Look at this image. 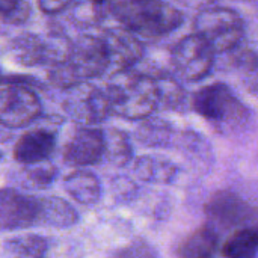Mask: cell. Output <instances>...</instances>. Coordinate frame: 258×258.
Returning <instances> with one entry per match:
<instances>
[{"label": "cell", "instance_id": "f546056e", "mask_svg": "<svg viewBox=\"0 0 258 258\" xmlns=\"http://www.w3.org/2000/svg\"><path fill=\"white\" fill-rule=\"evenodd\" d=\"M0 157H2V154H0Z\"/></svg>", "mask_w": 258, "mask_h": 258}, {"label": "cell", "instance_id": "d6986e66", "mask_svg": "<svg viewBox=\"0 0 258 258\" xmlns=\"http://www.w3.org/2000/svg\"><path fill=\"white\" fill-rule=\"evenodd\" d=\"M135 174L145 183L169 184L177 177V166L162 157L141 156L135 162Z\"/></svg>", "mask_w": 258, "mask_h": 258}, {"label": "cell", "instance_id": "7402d4cb", "mask_svg": "<svg viewBox=\"0 0 258 258\" xmlns=\"http://www.w3.org/2000/svg\"><path fill=\"white\" fill-rule=\"evenodd\" d=\"M3 248L5 252L12 258H44L48 245L42 236L21 234L8 239Z\"/></svg>", "mask_w": 258, "mask_h": 258}, {"label": "cell", "instance_id": "8992f818", "mask_svg": "<svg viewBox=\"0 0 258 258\" xmlns=\"http://www.w3.org/2000/svg\"><path fill=\"white\" fill-rule=\"evenodd\" d=\"M73 41L60 30L53 29L48 35L23 33L11 44V53L15 62L24 67H57L70 54Z\"/></svg>", "mask_w": 258, "mask_h": 258}, {"label": "cell", "instance_id": "484cf974", "mask_svg": "<svg viewBox=\"0 0 258 258\" xmlns=\"http://www.w3.org/2000/svg\"><path fill=\"white\" fill-rule=\"evenodd\" d=\"M30 12H32V6L29 2L17 0V3L5 15H2V18L9 24H23L29 20Z\"/></svg>", "mask_w": 258, "mask_h": 258}, {"label": "cell", "instance_id": "f1b7e54d", "mask_svg": "<svg viewBox=\"0 0 258 258\" xmlns=\"http://www.w3.org/2000/svg\"><path fill=\"white\" fill-rule=\"evenodd\" d=\"M71 5H73V2H68V0H42V2H38L39 9L48 15L67 11V9H70Z\"/></svg>", "mask_w": 258, "mask_h": 258}, {"label": "cell", "instance_id": "277c9868", "mask_svg": "<svg viewBox=\"0 0 258 258\" xmlns=\"http://www.w3.org/2000/svg\"><path fill=\"white\" fill-rule=\"evenodd\" d=\"M194 109L219 133H233L245 128L251 121L249 109L236 97L225 83L201 88L192 100Z\"/></svg>", "mask_w": 258, "mask_h": 258}, {"label": "cell", "instance_id": "9a60e30c", "mask_svg": "<svg viewBox=\"0 0 258 258\" xmlns=\"http://www.w3.org/2000/svg\"><path fill=\"white\" fill-rule=\"evenodd\" d=\"M38 201V218L36 225L68 228L79 222L77 210L59 197L36 198Z\"/></svg>", "mask_w": 258, "mask_h": 258}, {"label": "cell", "instance_id": "ffe728a7", "mask_svg": "<svg viewBox=\"0 0 258 258\" xmlns=\"http://www.w3.org/2000/svg\"><path fill=\"white\" fill-rule=\"evenodd\" d=\"M103 132V159L115 166L127 165L133 157V148L125 132L106 128Z\"/></svg>", "mask_w": 258, "mask_h": 258}, {"label": "cell", "instance_id": "4316f807", "mask_svg": "<svg viewBox=\"0 0 258 258\" xmlns=\"http://www.w3.org/2000/svg\"><path fill=\"white\" fill-rule=\"evenodd\" d=\"M115 258H159L156 252L144 242H133L116 252Z\"/></svg>", "mask_w": 258, "mask_h": 258}, {"label": "cell", "instance_id": "d4e9b609", "mask_svg": "<svg viewBox=\"0 0 258 258\" xmlns=\"http://www.w3.org/2000/svg\"><path fill=\"white\" fill-rule=\"evenodd\" d=\"M68 12L76 26L91 27L101 23L109 14V9L107 3L101 2H73Z\"/></svg>", "mask_w": 258, "mask_h": 258}, {"label": "cell", "instance_id": "30bf717a", "mask_svg": "<svg viewBox=\"0 0 258 258\" xmlns=\"http://www.w3.org/2000/svg\"><path fill=\"white\" fill-rule=\"evenodd\" d=\"M42 112L38 95L18 83L0 89V124L8 128H21L32 124Z\"/></svg>", "mask_w": 258, "mask_h": 258}, {"label": "cell", "instance_id": "9c48e42d", "mask_svg": "<svg viewBox=\"0 0 258 258\" xmlns=\"http://www.w3.org/2000/svg\"><path fill=\"white\" fill-rule=\"evenodd\" d=\"M204 213L218 233L248 228L255 221V210L237 194L219 190L213 194L204 206Z\"/></svg>", "mask_w": 258, "mask_h": 258}, {"label": "cell", "instance_id": "83f0119b", "mask_svg": "<svg viewBox=\"0 0 258 258\" xmlns=\"http://www.w3.org/2000/svg\"><path fill=\"white\" fill-rule=\"evenodd\" d=\"M112 187L115 189V194L121 201H130L135 197L136 190H138L135 183L132 180H128V178H124V177L115 178L113 183H112Z\"/></svg>", "mask_w": 258, "mask_h": 258}, {"label": "cell", "instance_id": "3957f363", "mask_svg": "<svg viewBox=\"0 0 258 258\" xmlns=\"http://www.w3.org/2000/svg\"><path fill=\"white\" fill-rule=\"evenodd\" d=\"M109 71V56L100 36L83 35L71 44L68 59L50 68L48 79L54 86L71 88Z\"/></svg>", "mask_w": 258, "mask_h": 258}, {"label": "cell", "instance_id": "7c38bea8", "mask_svg": "<svg viewBox=\"0 0 258 258\" xmlns=\"http://www.w3.org/2000/svg\"><path fill=\"white\" fill-rule=\"evenodd\" d=\"M38 201L17 192L15 189H0V230H23L36 225Z\"/></svg>", "mask_w": 258, "mask_h": 258}, {"label": "cell", "instance_id": "5b68a950", "mask_svg": "<svg viewBox=\"0 0 258 258\" xmlns=\"http://www.w3.org/2000/svg\"><path fill=\"white\" fill-rule=\"evenodd\" d=\"M195 35L216 53L239 47L245 36V23L237 11L225 6H207L194 18Z\"/></svg>", "mask_w": 258, "mask_h": 258}, {"label": "cell", "instance_id": "8fae6325", "mask_svg": "<svg viewBox=\"0 0 258 258\" xmlns=\"http://www.w3.org/2000/svg\"><path fill=\"white\" fill-rule=\"evenodd\" d=\"M100 38L109 56V70L113 73L132 70L144 56L142 41L124 27L107 29Z\"/></svg>", "mask_w": 258, "mask_h": 258}, {"label": "cell", "instance_id": "ba28073f", "mask_svg": "<svg viewBox=\"0 0 258 258\" xmlns=\"http://www.w3.org/2000/svg\"><path fill=\"white\" fill-rule=\"evenodd\" d=\"M62 107L71 119L83 125L98 124L110 115L106 92L88 82L67 88Z\"/></svg>", "mask_w": 258, "mask_h": 258}, {"label": "cell", "instance_id": "e0dca14e", "mask_svg": "<svg viewBox=\"0 0 258 258\" xmlns=\"http://www.w3.org/2000/svg\"><path fill=\"white\" fill-rule=\"evenodd\" d=\"M67 194L83 206L97 204L101 197V186L95 174L86 169H76L63 180Z\"/></svg>", "mask_w": 258, "mask_h": 258}, {"label": "cell", "instance_id": "2e32d148", "mask_svg": "<svg viewBox=\"0 0 258 258\" xmlns=\"http://www.w3.org/2000/svg\"><path fill=\"white\" fill-rule=\"evenodd\" d=\"M219 245V233L209 224L201 225L183 239L175 254L178 258H212Z\"/></svg>", "mask_w": 258, "mask_h": 258}, {"label": "cell", "instance_id": "5bb4252c", "mask_svg": "<svg viewBox=\"0 0 258 258\" xmlns=\"http://www.w3.org/2000/svg\"><path fill=\"white\" fill-rule=\"evenodd\" d=\"M56 147V136L50 130L35 128L24 133L14 147V157L23 165L45 162Z\"/></svg>", "mask_w": 258, "mask_h": 258}, {"label": "cell", "instance_id": "52a82bcc", "mask_svg": "<svg viewBox=\"0 0 258 258\" xmlns=\"http://www.w3.org/2000/svg\"><path fill=\"white\" fill-rule=\"evenodd\" d=\"M215 63V51L197 35L181 38L171 51V65L177 76L186 82L207 77Z\"/></svg>", "mask_w": 258, "mask_h": 258}, {"label": "cell", "instance_id": "603a6c76", "mask_svg": "<svg viewBox=\"0 0 258 258\" xmlns=\"http://www.w3.org/2000/svg\"><path fill=\"white\" fill-rule=\"evenodd\" d=\"M57 169L48 160L26 165L18 174V183L29 190H42L53 184Z\"/></svg>", "mask_w": 258, "mask_h": 258}, {"label": "cell", "instance_id": "7a4b0ae2", "mask_svg": "<svg viewBox=\"0 0 258 258\" xmlns=\"http://www.w3.org/2000/svg\"><path fill=\"white\" fill-rule=\"evenodd\" d=\"M107 9L125 30L148 38L166 35L183 23L181 11L165 2L121 0L107 3Z\"/></svg>", "mask_w": 258, "mask_h": 258}, {"label": "cell", "instance_id": "cb8c5ba5", "mask_svg": "<svg viewBox=\"0 0 258 258\" xmlns=\"http://www.w3.org/2000/svg\"><path fill=\"white\" fill-rule=\"evenodd\" d=\"M159 91V106L166 110H181L187 103L186 89L169 74H160L154 79Z\"/></svg>", "mask_w": 258, "mask_h": 258}, {"label": "cell", "instance_id": "6da1fadb", "mask_svg": "<svg viewBox=\"0 0 258 258\" xmlns=\"http://www.w3.org/2000/svg\"><path fill=\"white\" fill-rule=\"evenodd\" d=\"M104 92L110 113L127 119H144L159 106L156 80L144 73L130 70L115 73Z\"/></svg>", "mask_w": 258, "mask_h": 258}, {"label": "cell", "instance_id": "ac0fdd59", "mask_svg": "<svg viewBox=\"0 0 258 258\" xmlns=\"http://www.w3.org/2000/svg\"><path fill=\"white\" fill-rule=\"evenodd\" d=\"M135 138L142 147H169L174 142V127L162 118L147 116L136 127Z\"/></svg>", "mask_w": 258, "mask_h": 258}, {"label": "cell", "instance_id": "44dd1931", "mask_svg": "<svg viewBox=\"0 0 258 258\" xmlns=\"http://www.w3.org/2000/svg\"><path fill=\"white\" fill-rule=\"evenodd\" d=\"M258 234L254 227L234 231L222 246L225 258H257Z\"/></svg>", "mask_w": 258, "mask_h": 258}, {"label": "cell", "instance_id": "4fadbf2b", "mask_svg": "<svg viewBox=\"0 0 258 258\" xmlns=\"http://www.w3.org/2000/svg\"><path fill=\"white\" fill-rule=\"evenodd\" d=\"M103 160V132L80 127L73 132L63 148V162L71 166H91Z\"/></svg>", "mask_w": 258, "mask_h": 258}]
</instances>
